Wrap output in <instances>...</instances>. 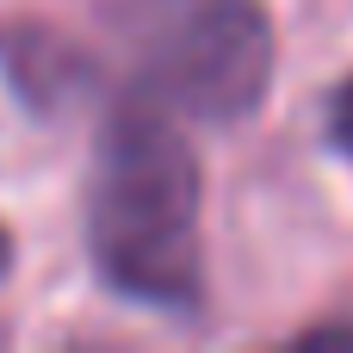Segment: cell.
<instances>
[{"label": "cell", "mask_w": 353, "mask_h": 353, "mask_svg": "<svg viewBox=\"0 0 353 353\" xmlns=\"http://www.w3.org/2000/svg\"><path fill=\"white\" fill-rule=\"evenodd\" d=\"M298 347H353V329H316V335H304Z\"/></svg>", "instance_id": "5"}, {"label": "cell", "mask_w": 353, "mask_h": 353, "mask_svg": "<svg viewBox=\"0 0 353 353\" xmlns=\"http://www.w3.org/2000/svg\"><path fill=\"white\" fill-rule=\"evenodd\" d=\"M329 143L353 161V74L335 87V99H329Z\"/></svg>", "instance_id": "4"}, {"label": "cell", "mask_w": 353, "mask_h": 353, "mask_svg": "<svg viewBox=\"0 0 353 353\" xmlns=\"http://www.w3.org/2000/svg\"><path fill=\"white\" fill-rule=\"evenodd\" d=\"M105 31L174 118L242 124L273 93L279 37L261 0H105Z\"/></svg>", "instance_id": "2"}, {"label": "cell", "mask_w": 353, "mask_h": 353, "mask_svg": "<svg viewBox=\"0 0 353 353\" xmlns=\"http://www.w3.org/2000/svg\"><path fill=\"white\" fill-rule=\"evenodd\" d=\"M0 74L31 118H68L99 93V62L87 43L56 31L50 19H6L0 25Z\"/></svg>", "instance_id": "3"}, {"label": "cell", "mask_w": 353, "mask_h": 353, "mask_svg": "<svg viewBox=\"0 0 353 353\" xmlns=\"http://www.w3.org/2000/svg\"><path fill=\"white\" fill-rule=\"evenodd\" d=\"M6 267H12V242H6V230H0V279H6Z\"/></svg>", "instance_id": "6"}, {"label": "cell", "mask_w": 353, "mask_h": 353, "mask_svg": "<svg viewBox=\"0 0 353 353\" xmlns=\"http://www.w3.org/2000/svg\"><path fill=\"white\" fill-rule=\"evenodd\" d=\"M87 254L99 279L143 310H192L205 298L199 261V155L174 112L130 87L93 143Z\"/></svg>", "instance_id": "1"}]
</instances>
